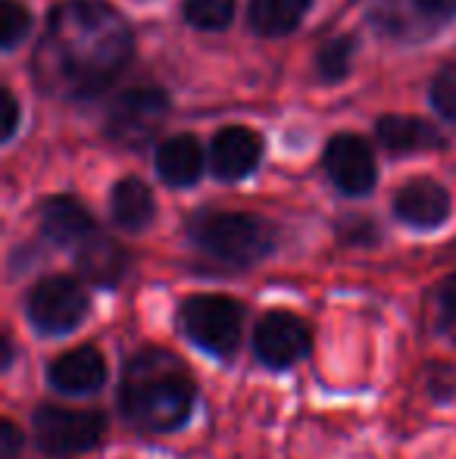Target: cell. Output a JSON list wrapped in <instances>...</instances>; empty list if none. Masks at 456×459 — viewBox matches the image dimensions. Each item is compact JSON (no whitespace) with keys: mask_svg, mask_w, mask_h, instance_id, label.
Listing matches in <instances>:
<instances>
[{"mask_svg":"<svg viewBox=\"0 0 456 459\" xmlns=\"http://www.w3.org/2000/svg\"><path fill=\"white\" fill-rule=\"evenodd\" d=\"M134 38L128 22L104 0H66L47 16L35 50L41 91L63 100H88L113 85L128 66Z\"/></svg>","mask_w":456,"mask_h":459,"instance_id":"cell-1","label":"cell"},{"mask_svg":"<svg viewBox=\"0 0 456 459\" xmlns=\"http://www.w3.org/2000/svg\"><path fill=\"white\" fill-rule=\"evenodd\" d=\"M194 406L197 381L176 351L147 344L122 359L116 410L128 429L138 435H176L191 422Z\"/></svg>","mask_w":456,"mask_h":459,"instance_id":"cell-2","label":"cell"},{"mask_svg":"<svg viewBox=\"0 0 456 459\" xmlns=\"http://www.w3.org/2000/svg\"><path fill=\"white\" fill-rule=\"evenodd\" d=\"M188 238L203 256L228 269H254L275 250V229L254 212H197Z\"/></svg>","mask_w":456,"mask_h":459,"instance_id":"cell-3","label":"cell"},{"mask_svg":"<svg viewBox=\"0 0 456 459\" xmlns=\"http://www.w3.org/2000/svg\"><path fill=\"white\" fill-rule=\"evenodd\" d=\"M178 332L194 351L216 363H231L244 344L247 309L228 294H191L178 303Z\"/></svg>","mask_w":456,"mask_h":459,"instance_id":"cell-4","label":"cell"},{"mask_svg":"<svg viewBox=\"0 0 456 459\" xmlns=\"http://www.w3.org/2000/svg\"><path fill=\"white\" fill-rule=\"evenodd\" d=\"M110 435V416L104 410L38 403L31 410V441L47 459H79L100 447Z\"/></svg>","mask_w":456,"mask_h":459,"instance_id":"cell-5","label":"cell"},{"mask_svg":"<svg viewBox=\"0 0 456 459\" xmlns=\"http://www.w3.org/2000/svg\"><path fill=\"white\" fill-rule=\"evenodd\" d=\"M22 313L31 332L41 338H69L85 325L91 313V294L85 290L82 278L47 275L29 288Z\"/></svg>","mask_w":456,"mask_h":459,"instance_id":"cell-6","label":"cell"},{"mask_svg":"<svg viewBox=\"0 0 456 459\" xmlns=\"http://www.w3.org/2000/svg\"><path fill=\"white\" fill-rule=\"evenodd\" d=\"M250 353L269 372H288L313 353V328L291 309H266L250 328Z\"/></svg>","mask_w":456,"mask_h":459,"instance_id":"cell-7","label":"cell"},{"mask_svg":"<svg viewBox=\"0 0 456 459\" xmlns=\"http://www.w3.org/2000/svg\"><path fill=\"white\" fill-rule=\"evenodd\" d=\"M166 113H169V97L159 88H132L119 94L113 107L107 109V134L116 144L144 147L159 132Z\"/></svg>","mask_w":456,"mask_h":459,"instance_id":"cell-8","label":"cell"},{"mask_svg":"<svg viewBox=\"0 0 456 459\" xmlns=\"http://www.w3.org/2000/svg\"><path fill=\"white\" fill-rule=\"evenodd\" d=\"M44 381L60 397H94L110 381V366H107V357L100 353V347L82 344L50 359Z\"/></svg>","mask_w":456,"mask_h":459,"instance_id":"cell-9","label":"cell"},{"mask_svg":"<svg viewBox=\"0 0 456 459\" xmlns=\"http://www.w3.org/2000/svg\"><path fill=\"white\" fill-rule=\"evenodd\" d=\"M323 163L335 187L347 197H366L378 182V166L372 147L357 134H335L325 144Z\"/></svg>","mask_w":456,"mask_h":459,"instance_id":"cell-10","label":"cell"},{"mask_svg":"<svg viewBox=\"0 0 456 459\" xmlns=\"http://www.w3.org/2000/svg\"><path fill=\"white\" fill-rule=\"evenodd\" d=\"M75 273H79L82 281L91 284V288L116 290L128 278V273H132V254L113 235L94 229L75 247Z\"/></svg>","mask_w":456,"mask_h":459,"instance_id":"cell-11","label":"cell"},{"mask_svg":"<svg viewBox=\"0 0 456 459\" xmlns=\"http://www.w3.org/2000/svg\"><path fill=\"white\" fill-rule=\"evenodd\" d=\"M451 194L434 178H409L394 194V216L416 231H432L451 219Z\"/></svg>","mask_w":456,"mask_h":459,"instance_id":"cell-12","label":"cell"},{"mask_svg":"<svg viewBox=\"0 0 456 459\" xmlns=\"http://www.w3.org/2000/svg\"><path fill=\"white\" fill-rule=\"evenodd\" d=\"M262 141L244 126H228L213 138L210 147V169L219 182H241L260 166Z\"/></svg>","mask_w":456,"mask_h":459,"instance_id":"cell-13","label":"cell"},{"mask_svg":"<svg viewBox=\"0 0 456 459\" xmlns=\"http://www.w3.org/2000/svg\"><path fill=\"white\" fill-rule=\"evenodd\" d=\"M98 229L82 200L60 194V197L44 200L41 206V235L56 247H79L91 231Z\"/></svg>","mask_w":456,"mask_h":459,"instance_id":"cell-14","label":"cell"},{"mask_svg":"<svg viewBox=\"0 0 456 459\" xmlns=\"http://www.w3.org/2000/svg\"><path fill=\"white\" fill-rule=\"evenodd\" d=\"M157 172L169 187H191L203 176V151L191 134H176L157 151Z\"/></svg>","mask_w":456,"mask_h":459,"instance_id":"cell-15","label":"cell"},{"mask_svg":"<svg viewBox=\"0 0 456 459\" xmlns=\"http://www.w3.org/2000/svg\"><path fill=\"white\" fill-rule=\"evenodd\" d=\"M110 212L119 229L138 235V231H144L157 219V200H153V191L141 178L125 176L116 182L110 194Z\"/></svg>","mask_w":456,"mask_h":459,"instance_id":"cell-16","label":"cell"},{"mask_svg":"<svg viewBox=\"0 0 456 459\" xmlns=\"http://www.w3.org/2000/svg\"><path fill=\"white\" fill-rule=\"evenodd\" d=\"M375 134L388 151L394 153H413L426 147H441V134L434 126L416 116H382L375 122Z\"/></svg>","mask_w":456,"mask_h":459,"instance_id":"cell-17","label":"cell"},{"mask_svg":"<svg viewBox=\"0 0 456 459\" xmlns=\"http://www.w3.org/2000/svg\"><path fill=\"white\" fill-rule=\"evenodd\" d=\"M313 0H250V25L260 35L275 38L297 29Z\"/></svg>","mask_w":456,"mask_h":459,"instance_id":"cell-18","label":"cell"},{"mask_svg":"<svg viewBox=\"0 0 456 459\" xmlns=\"http://www.w3.org/2000/svg\"><path fill=\"white\" fill-rule=\"evenodd\" d=\"M353 50H357V41L353 38H335L329 41L316 56V73L323 82H341L347 73H350V63H353Z\"/></svg>","mask_w":456,"mask_h":459,"instance_id":"cell-19","label":"cell"},{"mask_svg":"<svg viewBox=\"0 0 456 459\" xmlns=\"http://www.w3.org/2000/svg\"><path fill=\"white\" fill-rule=\"evenodd\" d=\"M235 16V0H185V19L194 29L219 31Z\"/></svg>","mask_w":456,"mask_h":459,"instance_id":"cell-20","label":"cell"},{"mask_svg":"<svg viewBox=\"0 0 456 459\" xmlns=\"http://www.w3.org/2000/svg\"><path fill=\"white\" fill-rule=\"evenodd\" d=\"M432 332L434 334L456 332V273L447 275L432 290Z\"/></svg>","mask_w":456,"mask_h":459,"instance_id":"cell-21","label":"cell"},{"mask_svg":"<svg viewBox=\"0 0 456 459\" xmlns=\"http://www.w3.org/2000/svg\"><path fill=\"white\" fill-rule=\"evenodd\" d=\"M31 16L19 0H0V48L13 50L29 35Z\"/></svg>","mask_w":456,"mask_h":459,"instance_id":"cell-22","label":"cell"},{"mask_svg":"<svg viewBox=\"0 0 456 459\" xmlns=\"http://www.w3.org/2000/svg\"><path fill=\"white\" fill-rule=\"evenodd\" d=\"M432 103L444 119L456 122V66H444L432 82Z\"/></svg>","mask_w":456,"mask_h":459,"instance_id":"cell-23","label":"cell"},{"mask_svg":"<svg viewBox=\"0 0 456 459\" xmlns=\"http://www.w3.org/2000/svg\"><path fill=\"white\" fill-rule=\"evenodd\" d=\"M338 238L344 244H353V247H369V244H378V225L372 219L350 216L338 225Z\"/></svg>","mask_w":456,"mask_h":459,"instance_id":"cell-24","label":"cell"},{"mask_svg":"<svg viewBox=\"0 0 456 459\" xmlns=\"http://www.w3.org/2000/svg\"><path fill=\"white\" fill-rule=\"evenodd\" d=\"M426 391L434 403H447L453 400L456 394V378H453V368L444 366V363H432L426 372Z\"/></svg>","mask_w":456,"mask_h":459,"instance_id":"cell-25","label":"cell"},{"mask_svg":"<svg viewBox=\"0 0 456 459\" xmlns=\"http://www.w3.org/2000/svg\"><path fill=\"white\" fill-rule=\"evenodd\" d=\"M25 454V431L10 416L0 419V459H22Z\"/></svg>","mask_w":456,"mask_h":459,"instance_id":"cell-26","label":"cell"},{"mask_svg":"<svg viewBox=\"0 0 456 459\" xmlns=\"http://www.w3.org/2000/svg\"><path fill=\"white\" fill-rule=\"evenodd\" d=\"M0 100H4V122H0V128H4V141H10L13 132H16V122H19V103L10 88L0 91Z\"/></svg>","mask_w":456,"mask_h":459,"instance_id":"cell-27","label":"cell"},{"mask_svg":"<svg viewBox=\"0 0 456 459\" xmlns=\"http://www.w3.org/2000/svg\"><path fill=\"white\" fill-rule=\"evenodd\" d=\"M416 10L426 13L428 19H451L456 16V0H413Z\"/></svg>","mask_w":456,"mask_h":459,"instance_id":"cell-28","label":"cell"},{"mask_svg":"<svg viewBox=\"0 0 456 459\" xmlns=\"http://www.w3.org/2000/svg\"><path fill=\"white\" fill-rule=\"evenodd\" d=\"M16 341H13V334L6 332L4 338H0V372H10L13 366H16Z\"/></svg>","mask_w":456,"mask_h":459,"instance_id":"cell-29","label":"cell"}]
</instances>
